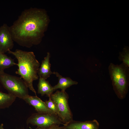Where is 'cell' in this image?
Segmentation results:
<instances>
[{"instance_id":"cell-1","label":"cell","mask_w":129,"mask_h":129,"mask_svg":"<svg viewBox=\"0 0 129 129\" xmlns=\"http://www.w3.org/2000/svg\"><path fill=\"white\" fill-rule=\"evenodd\" d=\"M48 21L43 10L32 7L25 9L10 27L14 41L20 46L29 48L38 44Z\"/></svg>"},{"instance_id":"cell-2","label":"cell","mask_w":129,"mask_h":129,"mask_svg":"<svg viewBox=\"0 0 129 129\" xmlns=\"http://www.w3.org/2000/svg\"><path fill=\"white\" fill-rule=\"evenodd\" d=\"M8 52L14 56L17 60L16 65L18 69L15 73L21 76L28 88L37 96L33 82L38 79V72L40 64L36 58L34 53L19 49H16L14 51L9 50Z\"/></svg>"},{"instance_id":"cell-3","label":"cell","mask_w":129,"mask_h":129,"mask_svg":"<svg viewBox=\"0 0 129 129\" xmlns=\"http://www.w3.org/2000/svg\"><path fill=\"white\" fill-rule=\"evenodd\" d=\"M113 89L120 99L126 97L129 85V67L123 63L118 65L111 63L108 66Z\"/></svg>"},{"instance_id":"cell-4","label":"cell","mask_w":129,"mask_h":129,"mask_svg":"<svg viewBox=\"0 0 129 129\" xmlns=\"http://www.w3.org/2000/svg\"><path fill=\"white\" fill-rule=\"evenodd\" d=\"M0 82L9 93L16 97L23 100L29 95L28 87L20 77L0 71Z\"/></svg>"},{"instance_id":"cell-5","label":"cell","mask_w":129,"mask_h":129,"mask_svg":"<svg viewBox=\"0 0 129 129\" xmlns=\"http://www.w3.org/2000/svg\"><path fill=\"white\" fill-rule=\"evenodd\" d=\"M49 97L55 104L60 119L64 125L73 120V114L68 103L69 95L65 91L57 90Z\"/></svg>"},{"instance_id":"cell-6","label":"cell","mask_w":129,"mask_h":129,"mask_svg":"<svg viewBox=\"0 0 129 129\" xmlns=\"http://www.w3.org/2000/svg\"><path fill=\"white\" fill-rule=\"evenodd\" d=\"M26 123L37 127L47 128L55 125L64 124L56 115L47 113L32 114L27 120Z\"/></svg>"},{"instance_id":"cell-7","label":"cell","mask_w":129,"mask_h":129,"mask_svg":"<svg viewBox=\"0 0 129 129\" xmlns=\"http://www.w3.org/2000/svg\"><path fill=\"white\" fill-rule=\"evenodd\" d=\"M14 46L10 27L4 24L0 27V52L5 53L11 50Z\"/></svg>"},{"instance_id":"cell-8","label":"cell","mask_w":129,"mask_h":129,"mask_svg":"<svg viewBox=\"0 0 129 129\" xmlns=\"http://www.w3.org/2000/svg\"><path fill=\"white\" fill-rule=\"evenodd\" d=\"M23 100L30 105L33 106L38 113H47L57 115L50 110L48 108L45 102L37 96L29 95Z\"/></svg>"},{"instance_id":"cell-9","label":"cell","mask_w":129,"mask_h":129,"mask_svg":"<svg viewBox=\"0 0 129 129\" xmlns=\"http://www.w3.org/2000/svg\"><path fill=\"white\" fill-rule=\"evenodd\" d=\"M99 126L97 121L94 119L84 122L73 120L63 127L64 129H99Z\"/></svg>"},{"instance_id":"cell-10","label":"cell","mask_w":129,"mask_h":129,"mask_svg":"<svg viewBox=\"0 0 129 129\" xmlns=\"http://www.w3.org/2000/svg\"><path fill=\"white\" fill-rule=\"evenodd\" d=\"M50 54L47 53L46 56L42 61L41 64L38 71V74L39 77L46 80L52 74H54V72L51 70V64L50 63Z\"/></svg>"},{"instance_id":"cell-11","label":"cell","mask_w":129,"mask_h":129,"mask_svg":"<svg viewBox=\"0 0 129 129\" xmlns=\"http://www.w3.org/2000/svg\"><path fill=\"white\" fill-rule=\"evenodd\" d=\"M54 74L58 77L59 80L58 84L53 86V89L55 91L60 89L61 91H65L67 88L73 85H77L78 84L77 82L73 81L70 77L62 76L57 72H54Z\"/></svg>"},{"instance_id":"cell-12","label":"cell","mask_w":129,"mask_h":129,"mask_svg":"<svg viewBox=\"0 0 129 129\" xmlns=\"http://www.w3.org/2000/svg\"><path fill=\"white\" fill-rule=\"evenodd\" d=\"M38 93L42 96L46 95L49 97L55 91L53 86L48 81L43 78L39 77L38 85Z\"/></svg>"},{"instance_id":"cell-13","label":"cell","mask_w":129,"mask_h":129,"mask_svg":"<svg viewBox=\"0 0 129 129\" xmlns=\"http://www.w3.org/2000/svg\"><path fill=\"white\" fill-rule=\"evenodd\" d=\"M16 97L9 93L0 91V108H8L15 101Z\"/></svg>"},{"instance_id":"cell-14","label":"cell","mask_w":129,"mask_h":129,"mask_svg":"<svg viewBox=\"0 0 129 129\" xmlns=\"http://www.w3.org/2000/svg\"><path fill=\"white\" fill-rule=\"evenodd\" d=\"M14 59L0 52V71H4L6 69L16 65Z\"/></svg>"},{"instance_id":"cell-15","label":"cell","mask_w":129,"mask_h":129,"mask_svg":"<svg viewBox=\"0 0 129 129\" xmlns=\"http://www.w3.org/2000/svg\"><path fill=\"white\" fill-rule=\"evenodd\" d=\"M118 59L126 66L129 67V49L128 47H125L123 51L119 53Z\"/></svg>"},{"instance_id":"cell-16","label":"cell","mask_w":129,"mask_h":129,"mask_svg":"<svg viewBox=\"0 0 129 129\" xmlns=\"http://www.w3.org/2000/svg\"><path fill=\"white\" fill-rule=\"evenodd\" d=\"M44 102L48 108L50 110L55 113L60 119V115L56 107L55 103L49 97V100L46 101Z\"/></svg>"},{"instance_id":"cell-17","label":"cell","mask_w":129,"mask_h":129,"mask_svg":"<svg viewBox=\"0 0 129 129\" xmlns=\"http://www.w3.org/2000/svg\"><path fill=\"white\" fill-rule=\"evenodd\" d=\"M59 125H55L51 127L47 128H43L37 127L35 129H58Z\"/></svg>"},{"instance_id":"cell-18","label":"cell","mask_w":129,"mask_h":129,"mask_svg":"<svg viewBox=\"0 0 129 129\" xmlns=\"http://www.w3.org/2000/svg\"><path fill=\"white\" fill-rule=\"evenodd\" d=\"M4 125L3 124H1L0 125V129H5L3 128Z\"/></svg>"},{"instance_id":"cell-19","label":"cell","mask_w":129,"mask_h":129,"mask_svg":"<svg viewBox=\"0 0 129 129\" xmlns=\"http://www.w3.org/2000/svg\"><path fill=\"white\" fill-rule=\"evenodd\" d=\"M58 129H64L63 127V126L62 127H59V128Z\"/></svg>"}]
</instances>
